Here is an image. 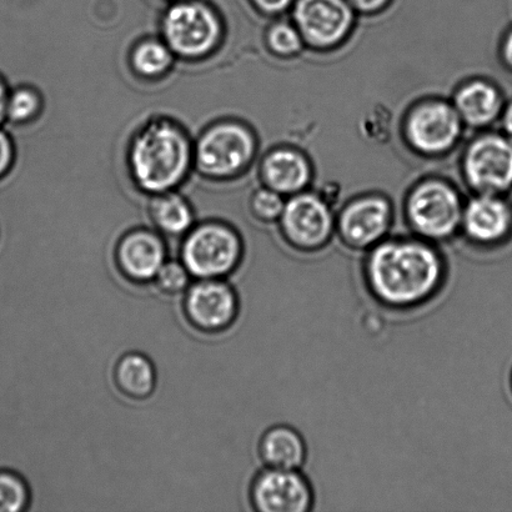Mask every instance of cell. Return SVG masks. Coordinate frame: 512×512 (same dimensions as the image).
Returning <instances> with one entry per match:
<instances>
[{
	"label": "cell",
	"mask_w": 512,
	"mask_h": 512,
	"mask_svg": "<svg viewBox=\"0 0 512 512\" xmlns=\"http://www.w3.org/2000/svg\"><path fill=\"white\" fill-rule=\"evenodd\" d=\"M448 264L434 243L386 238L368 250L363 264L366 289L380 305L410 310L429 303L443 289Z\"/></svg>",
	"instance_id": "cell-1"
},
{
	"label": "cell",
	"mask_w": 512,
	"mask_h": 512,
	"mask_svg": "<svg viewBox=\"0 0 512 512\" xmlns=\"http://www.w3.org/2000/svg\"><path fill=\"white\" fill-rule=\"evenodd\" d=\"M188 134L172 120H149L134 135L129 168L145 193H168L183 182L193 160Z\"/></svg>",
	"instance_id": "cell-2"
},
{
	"label": "cell",
	"mask_w": 512,
	"mask_h": 512,
	"mask_svg": "<svg viewBox=\"0 0 512 512\" xmlns=\"http://www.w3.org/2000/svg\"><path fill=\"white\" fill-rule=\"evenodd\" d=\"M464 205L449 182L426 179L409 193L405 217L416 237L434 244L446 242L461 232Z\"/></svg>",
	"instance_id": "cell-3"
},
{
	"label": "cell",
	"mask_w": 512,
	"mask_h": 512,
	"mask_svg": "<svg viewBox=\"0 0 512 512\" xmlns=\"http://www.w3.org/2000/svg\"><path fill=\"white\" fill-rule=\"evenodd\" d=\"M244 245L237 230L209 222L190 229L180 256L190 275L197 279H224L242 263Z\"/></svg>",
	"instance_id": "cell-4"
},
{
	"label": "cell",
	"mask_w": 512,
	"mask_h": 512,
	"mask_svg": "<svg viewBox=\"0 0 512 512\" xmlns=\"http://www.w3.org/2000/svg\"><path fill=\"white\" fill-rule=\"evenodd\" d=\"M164 42L174 54L200 58L217 47L222 37V23L209 5L198 0H177L162 22Z\"/></svg>",
	"instance_id": "cell-5"
},
{
	"label": "cell",
	"mask_w": 512,
	"mask_h": 512,
	"mask_svg": "<svg viewBox=\"0 0 512 512\" xmlns=\"http://www.w3.org/2000/svg\"><path fill=\"white\" fill-rule=\"evenodd\" d=\"M466 184L475 194L512 192V140L501 132L478 135L466 148L463 163Z\"/></svg>",
	"instance_id": "cell-6"
},
{
	"label": "cell",
	"mask_w": 512,
	"mask_h": 512,
	"mask_svg": "<svg viewBox=\"0 0 512 512\" xmlns=\"http://www.w3.org/2000/svg\"><path fill=\"white\" fill-rule=\"evenodd\" d=\"M255 152L254 135L245 125L222 122L202 134L194 159L203 174L229 178L243 172L254 159Z\"/></svg>",
	"instance_id": "cell-7"
},
{
	"label": "cell",
	"mask_w": 512,
	"mask_h": 512,
	"mask_svg": "<svg viewBox=\"0 0 512 512\" xmlns=\"http://www.w3.org/2000/svg\"><path fill=\"white\" fill-rule=\"evenodd\" d=\"M463 128L453 103L431 99L416 104L406 115L404 135L414 152L438 157L455 148Z\"/></svg>",
	"instance_id": "cell-8"
},
{
	"label": "cell",
	"mask_w": 512,
	"mask_h": 512,
	"mask_svg": "<svg viewBox=\"0 0 512 512\" xmlns=\"http://www.w3.org/2000/svg\"><path fill=\"white\" fill-rule=\"evenodd\" d=\"M281 235L301 253L324 249L333 238L336 220L330 205L318 194L306 190L291 195L279 219Z\"/></svg>",
	"instance_id": "cell-9"
},
{
	"label": "cell",
	"mask_w": 512,
	"mask_h": 512,
	"mask_svg": "<svg viewBox=\"0 0 512 512\" xmlns=\"http://www.w3.org/2000/svg\"><path fill=\"white\" fill-rule=\"evenodd\" d=\"M293 23L305 45L330 50L349 37L355 24V10L348 0H296Z\"/></svg>",
	"instance_id": "cell-10"
},
{
	"label": "cell",
	"mask_w": 512,
	"mask_h": 512,
	"mask_svg": "<svg viewBox=\"0 0 512 512\" xmlns=\"http://www.w3.org/2000/svg\"><path fill=\"white\" fill-rule=\"evenodd\" d=\"M393 207L380 195H365L346 204L336 220V232L346 247L368 252L388 238Z\"/></svg>",
	"instance_id": "cell-11"
},
{
	"label": "cell",
	"mask_w": 512,
	"mask_h": 512,
	"mask_svg": "<svg viewBox=\"0 0 512 512\" xmlns=\"http://www.w3.org/2000/svg\"><path fill=\"white\" fill-rule=\"evenodd\" d=\"M183 309L189 323L203 333L227 330L239 315V298L223 279H199L185 291Z\"/></svg>",
	"instance_id": "cell-12"
},
{
	"label": "cell",
	"mask_w": 512,
	"mask_h": 512,
	"mask_svg": "<svg viewBox=\"0 0 512 512\" xmlns=\"http://www.w3.org/2000/svg\"><path fill=\"white\" fill-rule=\"evenodd\" d=\"M315 501L313 486L300 470L265 468L250 485V504L259 512H308Z\"/></svg>",
	"instance_id": "cell-13"
},
{
	"label": "cell",
	"mask_w": 512,
	"mask_h": 512,
	"mask_svg": "<svg viewBox=\"0 0 512 512\" xmlns=\"http://www.w3.org/2000/svg\"><path fill=\"white\" fill-rule=\"evenodd\" d=\"M461 232L476 247L499 248L512 239L509 195L475 194L464 205Z\"/></svg>",
	"instance_id": "cell-14"
},
{
	"label": "cell",
	"mask_w": 512,
	"mask_h": 512,
	"mask_svg": "<svg viewBox=\"0 0 512 512\" xmlns=\"http://www.w3.org/2000/svg\"><path fill=\"white\" fill-rule=\"evenodd\" d=\"M120 273L133 283L153 281L167 261V247L157 233L137 229L124 235L115 249Z\"/></svg>",
	"instance_id": "cell-15"
},
{
	"label": "cell",
	"mask_w": 512,
	"mask_h": 512,
	"mask_svg": "<svg viewBox=\"0 0 512 512\" xmlns=\"http://www.w3.org/2000/svg\"><path fill=\"white\" fill-rule=\"evenodd\" d=\"M506 103L504 93L488 79H473L456 90L453 105L464 125L486 129L498 123Z\"/></svg>",
	"instance_id": "cell-16"
},
{
	"label": "cell",
	"mask_w": 512,
	"mask_h": 512,
	"mask_svg": "<svg viewBox=\"0 0 512 512\" xmlns=\"http://www.w3.org/2000/svg\"><path fill=\"white\" fill-rule=\"evenodd\" d=\"M260 172L265 187L281 195L304 192L313 178L308 158L294 148L271 150L261 163Z\"/></svg>",
	"instance_id": "cell-17"
},
{
	"label": "cell",
	"mask_w": 512,
	"mask_h": 512,
	"mask_svg": "<svg viewBox=\"0 0 512 512\" xmlns=\"http://www.w3.org/2000/svg\"><path fill=\"white\" fill-rule=\"evenodd\" d=\"M258 453L265 468L301 470L308 458V446L293 426L280 424L261 435Z\"/></svg>",
	"instance_id": "cell-18"
},
{
	"label": "cell",
	"mask_w": 512,
	"mask_h": 512,
	"mask_svg": "<svg viewBox=\"0 0 512 512\" xmlns=\"http://www.w3.org/2000/svg\"><path fill=\"white\" fill-rule=\"evenodd\" d=\"M113 379L120 393L133 400H144L154 393L157 370L147 355L133 351L120 356Z\"/></svg>",
	"instance_id": "cell-19"
},
{
	"label": "cell",
	"mask_w": 512,
	"mask_h": 512,
	"mask_svg": "<svg viewBox=\"0 0 512 512\" xmlns=\"http://www.w3.org/2000/svg\"><path fill=\"white\" fill-rule=\"evenodd\" d=\"M150 218L159 232L178 237L192 229L194 212L182 195L168 192L153 200Z\"/></svg>",
	"instance_id": "cell-20"
},
{
	"label": "cell",
	"mask_w": 512,
	"mask_h": 512,
	"mask_svg": "<svg viewBox=\"0 0 512 512\" xmlns=\"http://www.w3.org/2000/svg\"><path fill=\"white\" fill-rule=\"evenodd\" d=\"M174 62V53L165 42L147 39L140 42L132 53L135 72L143 77L154 78L167 73Z\"/></svg>",
	"instance_id": "cell-21"
},
{
	"label": "cell",
	"mask_w": 512,
	"mask_h": 512,
	"mask_svg": "<svg viewBox=\"0 0 512 512\" xmlns=\"http://www.w3.org/2000/svg\"><path fill=\"white\" fill-rule=\"evenodd\" d=\"M40 94L37 90L28 87V85H17L10 89L7 120L10 124L20 125L30 122L40 112Z\"/></svg>",
	"instance_id": "cell-22"
},
{
	"label": "cell",
	"mask_w": 512,
	"mask_h": 512,
	"mask_svg": "<svg viewBox=\"0 0 512 512\" xmlns=\"http://www.w3.org/2000/svg\"><path fill=\"white\" fill-rule=\"evenodd\" d=\"M266 44L270 52L280 58H293L305 47L303 37L291 22H278L271 25L266 33Z\"/></svg>",
	"instance_id": "cell-23"
},
{
	"label": "cell",
	"mask_w": 512,
	"mask_h": 512,
	"mask_svg": "<svg viewBox=\"0 0 512 512\" xmlns=\"http://www.w3.org/2000/svg\"><path fill=\"white\" fill-rule=\"evenodd\" d=\"M30 493L27 483L19 475L2 471L0 473V512L27 510Z\"/></svg>",
	"instance_id": "cell-24"
},
{
	"label": "cell",
	"mask_w": 512,
	"mask_h": 512,
	"mask_svg": "<svg viewBox=\"0 0 512 512\" xmlns=\"http://www.w3.org/2000/svg\"><path fill=\"white\" fill-rule=\"evenodd\" d=\"M189 270L182 261H165L153 280L160 293L178 295L185 293L190 286Z\"/></svg>",
	"instance_id": "cell-25"
},
{
	"label": "cell",
	"mask_w": 512,
	"mask_h": 512,
	"mask_svg": "<svg viewBox=\"0 0 512 512\" xmlns=\"http://www.w3.org/2000/svg\"><path fill=\"white\" fill-rule=\"evenodd\" d=\"M284 195L268 187L260 188L253 194L252 212L256 219L264 223L279 222L285 208Z\"/></svg>",
	"instance_id": "cell-26"
},
{
	"label": "cell",
	"mask_w": 512,
	"mask_h": 512,
	"mask_svg": "<svg viewBox=\"0 0 512 512\" xmlns=\"http://www.w3.org/2000/svg\"><path fill=\"white\" fill-rule=\"evenodd\" d=\"M15 143L12 134L5 128H0V179H3L10 170H12L15 162Z\"/></svg>",
	"instance_id": "cell-27"
},
{
	"label": "cell",
	"mask_w": 512,
	"mask_h": 512,
	"mask_svg": "<svg viewBox=\"0 0 512 512\" xmlns=\"http://www.w3.org/2000/svg\"><path fill=\"white\" fill-rule=\"evenodd\" d=\"M261 13L278 15L293 8L296 0H252Z\"/></svg>",
	"instance_id": "cell-28"
},
{
	"label": "cell",
	"mask_w": 512,
	"mask_h": 512,
	"mask_svg": "<svg viewBox=\"0 0 512 512\" xmlns=\"http://www.w3.org/2000/svg\"><path fill=\"white\" fill-rule=\"evenodd\" d=\"M500 62L506 70L512 73V24L505 30L499 44Z\"/></svg>",
	"instance_id": "cell-29"
},
{
	"label": "cell",
	"mask_w": 512,
	"mask_h": 512,
	"mask_svg": "<svg viewBox=\"0 0 512 512\" xmlns=\"http://www.w3.org/2000/svg\"><path fill=\"white\" fill-rule=\"evenodd\" d=\"M355 12L363 14H374L383 10L390 0H348Z\"/></svg>",
	"instance_id": "cell-30"
},
{
	"label": "cell",
	"mask_w": 512,
	"mask_h": 512,
	"mask_svg": "<svg viewBox=\"0 0 512 512\" xmlns=\"http://www.w3.org/2000/svg\"><path fill=\"white\" fill-rule=\"evenodd\" d=\"M500 132L512 140V99L505 103L503 113L500 115Z\"/></svg>",
	"instance_id": "cell-31"
},
{
	"label": "cell",
	"mask_w": 512,
	"mask_h": 512,
	"mask_svg": "<svg viewBox=\"0 0 512 512\" xmlns=\"http://www.w3.org/2000/svg\"><path fill=\"white\" fill-rule=\"evenodd\" d=\"M9 84L0 75V128L7 123V105L9 98Z\"/></svg>",
	"instance_id": "cell-32"
},
{
	"label": "cell",
	"mask_w": 512,
	"mask_h": 512,
	"mask_svg": "<svg viewBox=\"0 0 512 512\" xmlns=\"http://www.w3.org/2000/svg\"><path fill=\"white\" fill-rule=\"evenodd\" d=\"M510 389H511V394H512V369H511V373H510Z\"/></svg>",
	"instance_id": "cell-33"
},
{
	"label": "cell",
	"mask_w": 512,
	"mask_h": 512,
	"mask_svg": "<svg viewBox=\"0 0 512 512\" xmlns=\"http://www.w3.org/2000/svg\"><path fill=\"white\" fill-rule=\"evenodd\" d=\"M0 183H2V182H0ZM2 184H3V183H2ZM3 188H4V185H3ZM4 192H5V188H4ZM5 202H7V200H5ZM0 214H2V212H0Z\"/></svg>",
	"instance_id": "cell-34"
}]
</instances>
